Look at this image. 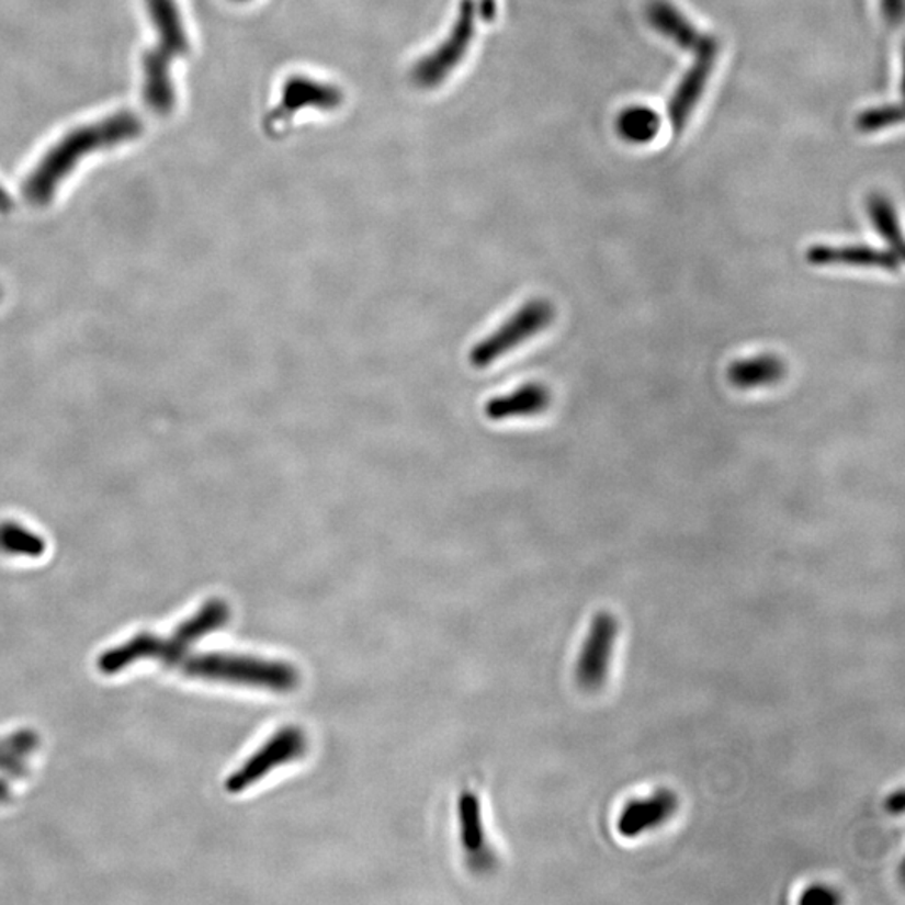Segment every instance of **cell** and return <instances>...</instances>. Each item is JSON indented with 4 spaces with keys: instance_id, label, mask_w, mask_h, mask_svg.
I'll use <instances>...</instances> for the list:
<instances>
[{
    "instance_id": "cell-1",
    "label": "cell",
    "mask_w": 905,
    "mask_h": 905,
    "mask_svg": "<svg viewBox=\"0 0 905 905\" xmlns=\"http://www.w3.org/2000/svg\"><path fill=\"white\" fill-rule=\"evenodd\" d=\"M143 133V121L133 111H120L104 120L79 126L59 139L25 181V196L36 205L53 200L57 186L76 170L82 158L100 149L133 142Z\"/></svg>"
},
{
    "instance_id": "cell-2",
    "label": "cell",
    "mask_w": 905,
    "mask_h": 905,
    "mask_svg": "<svg viewBox=\"0 0 905 905\" xmlns=\"http://www.w3.org/2000/svg\"><path fill=\"white\" fill-rule=\"evenodd\" d=\"M158 44L143 56V98L146 106L168 116L177 104L171 65L190 49L189 33L177 0H145Z\"/></svg>"
},
{
    "instance_id": "cell-3",
    "label": "cell",
    "mask_w": 905,
    "mask_h": 905,
    "mask_svg": "<svg viewBox=\"0 0 905 905\" xmlns=\"http://www.w3.org/2000/svg\"><path fill=\"white\" fill-rule=\"evenodd\" d=\"M230 618V609L224 600H212L200 609L199 614L174 631L170 640L160 637L138 636L116 649L108 651L100 659V669L106 675L125 669L139 659L165 660V663H180L186 649L210 632L217 631Z\"/></svg>"
},
{
    "instance_id": "cell-4",
    "label": "cell",
    "mask_w": 905,
    "mask_h": 905,
    "mask_svg": "<svg viewBox=\"0 0 905 905\" xmlns=\"http://www.w3.org/2000/svg\"><path fill=\"white\" fill-rule=\"evenodd\" d=\"M180 668L193 678L256 686L279 692L292 691L301 681L297 669L291 664L230 654L186 657L180 660Z\"/></svg>"
},
{
    "instance_id": "cell-5",
    "label": "cell",
    "mask_w": 905,
    "mask_h": 905,
    "mask_svg": "<svg viewBox=\"0 0 905 905\" xmlns=\"http://www.w3.org/2000/svg\"><path fill=\"white\" fill-rule=\"evenodd\" d=\"M554 319V306L545 298H533L522 309L517 310L494 335L482 339L470 351V364L475 370H485L508 352L519 348L527 339L539 335Z\"/></svg>"
},
{
    "instance_id": "cell-6",
    "label": "cell",
    "mask_w": 905,
    "mask_h": 905,
    "mask_svg": "<svg viewBox=\"0 0 905 905\" xmlns=\"http://www.w3.org/2000/svg\"><path fill=\"white\" fill-rule=\"evenodd\" d=\"M307 745H309L307 735L298 726H285L279 729L259 751L253 753L252 757L228 778V792H244L260 778L267 777L274 768L297 760L307 751Z\"/></svg>"
},
{
    "instance_id": "cell-7",
    "label": "cell",
    "mask_w": 905,
    "mask_h": 905,
    "mask_svg": "<svg viewBox=\"0 0 905 905\" xmlns=\"http://www.w3.org/2000/svg\"><path fill=\"white\" fill-rule=\"evenodd\" d=\"M618 619L609 612H600L590 624L586 643L577 660L576 676L579 685L589 691L600 689L608 679L612 654L618 643Z\"/></svg>"
},
{
    "instance_id": "cell-8",
    "label": "cell",
    "mask_w": 905,
    "mask_h": 905,
    "mask_svg": "<svg viewBox=\"0 0 905 905\" xmlns=\"http://www.w3.org/2000/svg\"><path fill=\"white\" fill-rule=\"evenodd\" d=\"M720 54V44L711 36V39L694 54V63L686 71L679 81L678 88L669 100V121H671L672 135L679 136L685 132L694 108L700 103L710 81L711 72L716 65V57Z\"/></svg>"
},
{
    "instance_id": "cell-9",
    "label": "cell",
    "mask_w": 905,
    "mask_h": 905,
    "mask_svg": "<svg viewBox=\"0 0 905 905\" xmlns=\"http://www.w3.org/2000/svg\"><path fill=\"white\" fill-rule=\"evenodd\" d=\"M679 800L671 790H659L643 800H634L622 810L618 830L622 837L636 838L666 824L678 810Z\"/></svg>"
},
{
    "instance_id": "cell-10",
    "label": "cell",
    "mask_w": 905,
    "mask_h": 905,
    "mask_svg": "<svg viewBox=\"0 0 905 905\" xmlns=\"http://www.w3.org/2000/svg\"><path fill=\"white\" fill-rule=\"evenodd\" d=\"M646 18L660 36L688 53L697 54L711 39V36L698 31L697 25L669 0H651L646 8Z\"/></svg>"
},
{
    "instance_id": "cell-11",
    "label": "cell",
    "mask_w": 905,
    "mask_h": 905,
    "mask_svg": "<svg viewBox=\"0 0 905 905\" xmlns=\"http://www.w3.org/2000/svg\"><path fill=\"white\" fill-rule=\"evenodd\" d=\"M472 36V8L466 5V8L463 9L459 24H456L455 34L451 36V39H448L438 53L428 57L425 63H421V65L416 68L415 78L418 84L431 86L434 84V82L443 81L448 76V71H451V69L459 65L460 57L465 56Z\"/></svg>"
},
{
    "instance_id": "cell-12",
    "label": "cell",
    "mask_w": 905,
    "mask_h": 905,
    "mask_svg": "<svg viewBox=\"0 0 905 905\" xmlns=\"http://www.w3.org/2000/svg\"><path fill=\"white\" fill-rule=\"evenodd\" d=\"M806 260L813 265L873 267V269L895 270L902 257L892 250L875 249L870 246H815L810 247Z\"/></svg>"
},
{
    "instance_id": "cell-13",
    "label": "cell",
    "mask_w": 905,
    "mask_h": 905,
    "mask_svg": "<svg viewBox=\"0 0 905 905\" xmlns=\"http://www.w3.org/2000/svg\"><path fill=\"white\" fill-rule=\"evenodd\" d=\"M551 405V391L543 384H523L508 395L497 396L485 405V416L490 421H507L513 418L540 415Z\"/></svg>"
},
{
    "instance_id": "cell-14",
    "label": "cell",
    "mask_w": 905,
    "mask_h": 905,
    "mask_svg": "<svg viewBox=\"0 0 905 905\" xmlns=\"http://www.w3.org/2000/svg\"><path fill=\"white\" fill-rule=\"evenodd\" d=\"M341 93L330 86L319 84V82L307 81V79H294L287 82L284 89L281 108L270 116L269 126H279L282 121L289 120L295 110L313 106L332 108L339 104Z\"/></svg>"
},
{
    "instance_id": "cell-15",
    "label": "cell",
    "mask_w": 905,
    "mask_h": 905,
    "mask_svg": "<svg viewBox=\"0 0 905 905\" xmlns=\"http://www.w3.org/2000/svg\"><path fill=\"white\" fill-rule=\"evenodd\" d=\"M783 362L773 355H760V358L745 359L738 361L729 367V381L742 389L751 387L768 386L777 383L783 376Z\"/></svg>"
},
{
    "instance_id": "cell-16",
    "label": "cell",
    "mask_w": 905,
    "mask_h": 905,
    "mask_svg": "<svg viewBox=\"0 0 905 905\" xmlns=\"http://www.w3.org/2000/svg\"><path fill=\"white\" fill-rule=\"evenodd\" d=\"M660 129V117L646 106H631L618 117V133L625 142L646 145L656 138Z\"/></svg>"
},
{
    "instance_id": "cell-17",
    "label": "cell",
    "mask_w": 905,
    "mask_h": 905,
    "mask_svg": "<svg viewBox=\"0 0 905 905\" xmlns=\"http://www.w3.org/2000/svg\"><path fill=\"white\" fill-rule=\"evenodd\" d=\"M460 828H462V844L470 856L485 853V830H483L482 806L478 796L472 792H463L459 799Z\"/></svg>"
},
{
    "instance_id": "cell-18",
    "label": "cell",
    "mask_w": 905,
    "mask_h": 905,
    "mask_svg": "<svg viewBox=\"0 0 905 905\" xmlns=\"http://www.w3.org/2000/svg\"><path fill=\"white\" fill-rule=\"evenodd\" d=\"M869 215L873 228L887 241L889 250L897 256H904V238L892 203L885 196L875 193L869 199Z\"/></svg>"
},
{
    "instance_id": "cell-19",
    "label": "cell",
    "mask_w": 905,
    "mask_h": 905,
    "mask_svg": "<svg viewBox=\"0 0 905 905\" xmlns=\"http://www.w3.org/2000/svg\"><path fill=\"white\" fill-rule=\"evenodd\" d=\"M902 120H904V113H902L901 104H885V106L862 111L857 116L856 126L860 133L870 135V133H878L901 125Z\"/></svg>"
},
{
    "instance_id": "cell-20",
    "label": "cell",
    "mask_w": 905,
    "mask_h": 905,
    "mask_svg": "<svg viewBox=\"0 0 905 905\" xmlns=\"http://www.w3.org/2000/svg\"><path fill=\"white\" fill-rule=\"evenodd\" d=\"M0 543L5 548L18 552H29V554H37L41 551L39 542L33 536L25 535L21 532H4L0 533Z\"/></svg>"
},
{
    "instance_id": "cell-21",
    "label": "cell",
    "mask_w": 905,
    "mask_h": 905,
    "mask_svg": "<svg viewBox=\"0 0 905 905\" xmlns=\"http://www.w3.org/2000/svg\"><path fill=\"white\" fill-rule=\"evenodd\" d=\"M837 901L838 895L825 885H813V887L806 889L805 894L800 898L802 904L808 905H828L835 904Z\"/></svg>"
},
{
    "instance_id": "cell-22",
    "label": "cell",
    "mask_w": 905,
    "mask_h": 905,
    "mask_svg": "<svg viewBox=\"0 0 905 905\" xmlns=\"http://www.w3.org/2000/svg\"><path fill=\"white\" fill-rule=\"evenodd\" d=\"M881 2L885 21L891 25H897L904 15V0H881Z\"/></svg>"
},
{
    "instance_id": "cell-23",
    "label": "cell",
    "mask_w": 905,
    "mask_h": 905,
    "mask_svg": "<svg viewBox=\"0 0 905 905\" xmlns=\"http://www.w3.org/2000/svg\"><path fill=\"white\" fill-rule=\"evenodd\" d=\"M887 810L891 813H897V815L904 810V795H902V792H897L889 799Z\"/></svg>"
},
{
    "instance_id": "cell-24",
    "label": "cell",
    "mask_w": 905,
    "mask_h": 905,
    "mask_svg": "<svg viewBox=\"0 0 905 905\" xmlns=\"http://www.w3.org/2000/svg\"><path fill=\"white\" fill-rule=\"evenodd\" d=\"M12 206V199L2 186H0V212H9Z\"/></svg>"
}]
</instances>
